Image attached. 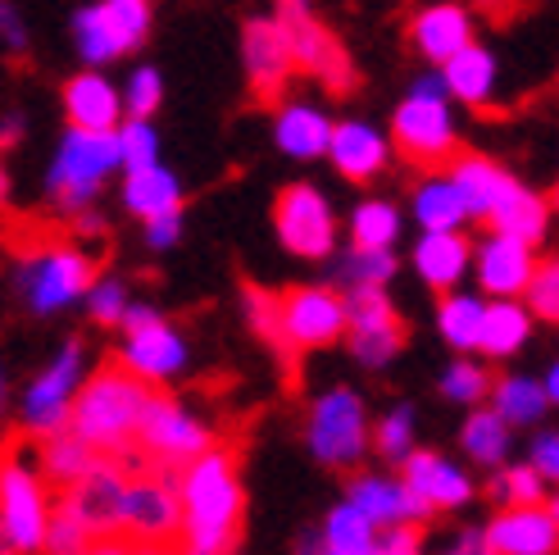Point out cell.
<instances>
[{
	"mask_svg": "<svg viewBox=\"0 0 559 555\" xmlns=\"http://www.w3.org/2000/svg\"><path fill=\"white\" fill-rule=\"evenodd\" d=\"M409 46L432 60L437 69H445L473 46V19L464 5H428L409 19Z\"/></svg>",
	"mask_w": 559,
	"mask_h": 555,
	"instance_id": "obj_22",
	"label": "cell"
},
{
	"mask_svg": "<svg viewBox=\"0 0 559 555\" xmlns=\"http://www.w3.org/2000/svg\"><path fill=\"white\" fill-rule=\"evenodd\" d=\"M378 555H424L418 529H386V533L378 538Z\"/></svg>",
	"mask_w": 559,
	"mask_h": 555,
	"instance_id": "obj_53",
	"label": "cell"
},
{
	"mask_svg": "<svg viewBox=\"0 0 559 555\" xmlns=\"http://www.w3.org/2000/svg\"><path fill=\"white\" fill-rule=\"evenodd\" d=\"M178 237H182V214H164L155 224H146V241L155 251H169V246H178Z\"/></svg>",
	"mask_w": 559,
	"mask_h": 555,
	"instance_id": "obj_54",
	"label": "cell"
},
{
	"mask_svg": "<svg viewBox=\"0 0 559 555\" xmlns=\"http://www.w3.org/2000/svg\"><path fill=\"white\" fill-rule=\"evenodd\" d=\"M401 241V210L391 201H359L350 210V246L359 251H391V246Z\"/></svg>",
	"mask_w": 559,
	"mask_h": 555,
	"instance_id": "obj_38",
	"label": "cell"
},
{
	"mask_svg": "<svg viewBox=\"0 0 559 555\" xmlns=\"http://www.w3.org/2000/svg\"><path fill=\"white\" fill-rule=\"evenodd\" d=\"M100 542V533L82 519L69 501L55 506V519H50V538H46V555H87L92 546Z\"/></svg>",
	"mask_w": 559,
	"mask_h": 555,
	"instance_id": "obj_44",
	"label": "cell"
},
{
	"mask_svg": "<svg viewBox=\"0 0 559 555\" xmlns=\"http://www.w3.org/2000/svg\"><path fill=\"white\" fill-rule=\"evenodd\" d=\"M119 538L136 546H169V538H182V496L174 474H132Z\"/></svg>",
	"mask_w": 559,
	"mask_h": 555,
	"instance_id": "obj_10",
	"label": "cell"
},
{
	"mask_svg": "<svg viewBox=\"0 0 559 555\" xmlns=\"http://www.w3.org/2000/svg\"><path fill=\"white\" fill-rule=\"evenodd\" d=\"M292 555H328V551H323V542H319V538H300V546H296Z\"/></svg>",
	"mask_w": 559,
	"mask_h": 555,
	"instance_id": "obj_60",
	"label": "cell"
},
{
	"mask_svg": "<svg viewBox=\"0 0 559 555\" xmlns=\"http://www.w3.org/2000/svg\"><path fill=\"white\" fill-rule=\"evenodd\" d=\"M305 447L323 469H359L373 451V420L355 387H328L305 414Z\"/></svg>",
	"mask_w": 559,
	"mask_h": 555,
	"instance_id": "obj_3",
	"label": "cell"
},
{
	"mask_svg": "<svg viewBox=\"0 0 559 555\" xmlns=\"http://www.w3.org/2000/svg\"><path fill=\"white\" fill-rule=\"evenodd\" d=\"M64 115H69V128H82V132H119V119L128 115V105L109 78L73 73L64 82Z\"/></svg>",
	"mask_w": 559,
	"mask_h": 555,
	"instance_id": "obj_23",
	"label": "cell"
},
{
	"mask_svg": "<svg viewBox=\"0 0 559 555\" xmlns=\"http://www.w3.org/2000/svg\"><path fill=\"white\" fill-rule=\"evenodd\" d=\"M151 397H155L151 387L136 382L128 369H119V365L96 369L73 405L69 433H78L96 456L123 460V451L142 437V420H146Z\"/></svg>",
	"mask_w": 559,
	"mask_h": 555,
	"instance_id": "obj_2",
	"label": "cell"
},
{
	"mask_svg": "<svg viewBox=\"0 0 559 555\" xmlns=\"http://www.w3.org/2000/svg\"><path fill=\"white\" fill-rule=\"evenodd\" d=\"M527 464L537 469L546 483H559V428H542L527 447Z\"/></svg>",
	"mask_w": 559,
	"mask_h": 555,
	"instance_id": "obj_51",
	"label": "cell"
},
{
	"mask_svg": "<svg viewBox=\"0 0 559 555\" xmlns=\"http://www.w3.org/2000/svg\"><path fill=\"white\" fill-rule=\"evenodd\" d=\"M460 132H455V115H451V96H424V92H409L396 115H391V146L401 151V160L409 164H445V160H460L455 151Z\"/></svg>",
	"mask_w": 559,
	"mask_h": 555,
	"instance_id": "obj_8",
	"label": "cell"
},
{
	"mask_svg": "<svg viewBox=\"0 0 559 555\" xmlns=\"http://www.w3.org/2000/svg\"><path fill=\"white\" fill-rule=\"evenodd\" d=\"M241 60H246V78H250V92L260 101H277L287 87V78L296 69V55H292V37H287V23L283 19H246L241 27Z\"/></svg>",
	"mask_w": 559,
	"mask_h": 555,
	"instance_id": "obj_14",
	"label": "cell"
},
{
	"mask_svg": "<svg viewBox=\"0 0 559 555\" xmlns=\"http://www.w3.org/2000/svg\"><path fill=\"white\" fill-rule=\"evenodd\" d=\"M273 228H277V241H283L296 260H323V256H332V246H337V214H332L323 191L310 182H292L277 191Z\"/></svg>",
	"mask_w": 559,
	"mask_h": 555,
	"instance_id": "obj_9",
	"label": "cell"
},
{
	"mask_svg": "<svg viewBox=\"0 0 559 555\" xmlns=\"http://www.w3.org/2000/svg\"><path fill=\"white\" fill-rule=\"evenodd\" d=\"M510 447H514V428L487 410H468V420L460 424V451L478 464V469H506L510 464Z\"/></svg>",
	"mask_w": 559,
	"mask_h": 555,
	"instance_id": "obj_31",
	"label": "cell"
},
{
	"mask_svg": "<svg viewBox=\"0 0 559 555\" xmlns=\"http://www.w3.org/2000/svg\"><path fill=\"white\" fill-rule=\"evenodd\" d=\"M87 378H92L87 374V346H82L78 338H69L33 374V382L23 387V397H19V424H23V433H33L41 441L69 433L73 405L82 397V387H87Z\"/></svg>",
	"mask_w": 559,
	"mask_h": 555,
	"instance_id": "obj_4",
	"label": "cell"
},
{
	"mask_svg": "<svg viewBox=\"0 0 559 555\" xmlns=\"http://www.w3.org/2000/svg\"><path fill=\"white\" fill-rule=\"evenodd\" d=\"M542 382H546V392H550V405H559V359L546 369V378H542Z\"/></svg>",
	"mask_w": 559,
	"mask_h": 555,
	"instance_id": "obj_59",
	"label": "cell"
},
{
	"mask_svg": "<svg viewBox=\"0 0 559 555\" xmlns=\"http://www.w3.org/2000/svg\"><path fill=\"white\" fill-rule=\"evenodd\" d=\"M473 256H478V246L464 233H424L414 241V273L424 278L432 292L451 296L464 283V273L473 269Z\"/></svg>",
	"mask_w": 559,
	"mask_h": 555,
	"instance_id": "obj_25",
	"label": "cell"
},
{
	"mask_svg": "<svg viewBox=\"0 0 559 555\" xmlns=\"http://www.w3.org/2000/svg\"><path fill=\"white\" fill-rule=\"evenodd\" d=\"M546 510L555 515V523H559V492H550V501H546Z\"/></svg>",
	"mask_w": 559,
	"mask_h": 555,
	"instance_id": "obj_63",
	"label": "cell"
},
{
	"mask_svg": "<svg viewBox=\"0 0 559 555\" xmlns=\"http://www.w3.org/2000/svg\"><path fill=\"white\" fill-rule=\"evenodd\" d=\"M350 328L346 296L332 287H287L283 292V346L287 351H323L342 342Z\"/></svg>",
	"mask_w": 559,
	"mask_h": 555,
	"instance_id": "obj_12",
	"label": "cell"
},
{
	"mask_svg": "<svg viewBox=\"0 0 559 555\" xmlns=\"http://www.w3.org/2000/svg\"><path fill=\"white\" fill-rule=\"evenodd\" d=\"M332 132H337V123H332L319 105L310 101H292L277 109V119H273V142L283 155L292 160H319L332 151Z\"/></svg>",
	"mask_w": 559,
	"mask_h": 555,
	"instance_id": "obj_26",
	"label": "cell"
},
{
	"mask_svg": "<svg viewBox=\"0 0 559 555\" xmlns=\"http://www.w3.org/2000/svg\"><path fill=\"white\" fill-rule=\"evenodd\" d=\"M391 137H382L373 123L365 119H346L337 123V132H332V151L328 160L337 164V174L350 178V182H369L386 169V160H391Z\"/></svg>",
	"mask_w": 559,
	"mask_h": 555,
	"instance_id": "obj_24",
	"label": "cell"
},
{
	"mask_svg": "<svg viewBox=\"0 0 559 555\" xmlns=\"http://www.w3.org/2000/svg\"><path fill=\"white\" fill-rule=\"evenodd\" d=\"M550 483L537 474L527 460L519 464H506V469H496V479H491V496L500 501V510H519V506H546L550 501Z\"/></svg>",
	"mask_w": 559,
	"mask_h": 555,
	"instance_id": "obj_40",
	"label": "cell"
},
{
	"mask_svg": "<svg viewBox=\"0 0 559 555\" xmlns=\"http://www.w3.org/2000/svg\"><path fill=\"white\" fill-rule=\"evenodd\" d=\"M441 78H445V87H451L455 101H464V105H487L491 92H496V55H491L487 46L473 42L464 55H455V60L441 69Z\"/></svg>",
	"mask_w": 559,
	"mask_h": 555,
	"instance_id": "obj_37",
	"label": "cell"
},
{
	"mask_svg": "<svg viewBox=\"0 0 559 555\" xmlns=\"http://www.w3.org/2000/svg\"><path fill=\"white\" fill-rule=\"evenodd\" d=\"M123 164V146L119 132H82L69 128L60 151H55L50 169H46V191L50 201L64 214H87V205L96 201L100 182Z\"/></svg>",
	"mask_w": 559,
	"mask_h": 555,
	"instance_id": "obj_5",
	"label": "cell"
},
{
	"mask_svg": "<svg viewBox=\"0 0 559 555\" xmlns=\"http://www.w3.org/2000/svg\"><path fill=\"white\" fill-rule=\"evenodd\" d=\"M337 273H342L346 292H369V287L386 292V283L396 278V256L391 251H359V246H350Z\"/></svg>",
	"mask_w": 559,
	"mask_h": 555,
	"instance_id": "obj_43",
	"label": "cell"
},
{
	"mask_svg": "<svg viewBox=\"0 0 559 555\" xmlns=\"http://www.w3.org/2000/svg\"><path fill=\"white\" fill-rule=\"evenodd\" d=\"M132 474H123L119 460H100V469L78 483L73 492H64V501L92 523L100 538H119V523H123V496H128Z\"/></svg>",
	"mask_w": 559,
	"mask_h": 555,
	"instance_id": "obj_21",
	"label": "cell"
},
{
	"mask_svg": "<svg viewBox=\"0 0 559 555\" xmlns=\"http://www.w3.org/2000/svg\"><path fill=\"white\" fill-rule=\"evenodd\" d=\"M100 5H105L109 23H115L123 50L146 42V33H151V0H100Z\"/></svg>",
	"mask_w": 559,
	"mask_h": 555,
	"instance_id": "obj_47",
	"label": "cell"
},
{
	"mask_svg": "<svg viewBox=\"0 0 559 555\" xmlns=\"http://www.w3.org/2000/svg\"><path fill=\"white\" fill-rule=\"evenodd\" d=\"M164 101V78L159 69L142 64V69H132L128 78V87H123V105H128V119H151L155 109Z\"/></svg>",
	"mask_w": 559,
	"mask_h": 555,
	"instance_id": "obj_49",
	"label": "cell"
},
{
	"mask_svg": "<svg viewBox=\"0 0 559 555\" xmlns=\"http://www.w3.org/2000/svg\"><path fill=\"white\" fill-rule=\"evenodd\" d=\"M246 319L264 342L283 346V296H273L264 287H246Z\"/></svg>",
	"mask_w": 559,
	"mask_h": 555,
	"instance_id": "obj_48",
	"label": "cell"
},
{
	"mask_svg": "<svg viewBox=\"0 0 559 555\" xmlns=\"http://www.w3.org/2000/svg\"><path fill=\"white\" fill-rule=\"evenodd\" d=\"M451 178H455V187L464 191V205H468L473 219H491L496 201L506 197V187L514 182L510 169H500L496 160L473 155V151H464V155L451 164Z\"/></svg>",
	"mask_w": 559,
	"mask_h": 555,
	"instance_id": "obj_30",
	"label": "cell"
},
{
	"mask_svg": "<svg viewBox=\"0 0 559 555\" xmlns=\"http://www.w3.org/2000/svg\"><path fill=\"white\" fill-rule=\"evenodd\" d=\"M378 538H382V529L369 515H359L346 496L319 523V542L328 555H378Z\"/></svg>",
	"mask_w": 559,
	"mask_h": 555,
	"instance_id": "obj_34",
	"label": "cell"
},
{
	"mask_svg": "<svg viewBox=\"0 0 559 555\" xmlns=\"http://www.w3.org/2000/svg\"><path fill=\"white\" fill-rule=\"evenodd\" d=\"M0 27H5V46H10V50H23V46H27V37H23V19H19L14 10L0 14Z\"/></svg>",
	"mask_w": 559,
	"mask_h": 555,
	"instance_id": "obj_57",
	"label": "cell"
},
{
	"mask_svg": "<svg viewBox=\"0 0 559 555\" xmlns=\"http://www.w3.org/2000/svg\"><path fill=\"white\" fill-rule=\"evenodd\" d=\"M550 205H555V214H559V187H555V197H550Z\"/></svg>",
	"mask_w": 559,
	"mask_h": 555,
	"instance_id": "obj_64",
	"label": "cell"
},
{
	"mask_svg": "<svg viewBox=\"0 0 559 555\" xmlns=\"http://www.w3.org/2000/svg\"><path fill=\"white\" fill-rule=\"evenodd\" d=\"M473 278H478V287L491 300H519V296H527V287H533V278H537V256H533V246L519 237L487 233L478 241V256H473Z\"/></svg>",
	"mask_w": 559,
	"mask_h": 555,
	"instance_id": "obj_18",
	"label": "cell"
},
{
	"mask_svg": "<svg viewBox=\"0 0 559 555\" xmlns=\"http://www.w3.org/2000/svg\"><path fill=\"white\" fill-rule=\"evenodd\" d=\"M483 328H487V300L473 292H451L437 305V332L445 346L455 351H483Z\"/></svg>",
	"mask_w": 559,
	"mask_h": 555,
	"instance_id": "obj_35",
	"label": "cell"
},
{
	"mask_svg": "<svg viewBox=\"0 0 559 555\" xmlns=\"http://www.w3.org/2000/svg\"><path fill=\"white\" fill-rule=\"evenodd\" d=\"M414 428H418L414 405H391L382 420L373 424V447H378V456L391 460V464H405V460L418 451V447H414Z\"/></svg>",
	"mask_w": 559,
	"mask_h": 555,
	"instance_id": "obj_41",
	"label": "cell"
},
{
	"mask_svg": "<svg viewBox=\"0 0 559 555\" xmlns=\"http://www.w3.org/2000/svg\"><path fill=\"white\" fill-rule=\"evenodd\" d=\"M119 146H123V174L159 164V132L151 128V119H128L119 128Z\"/></svg>",
	"mask_w": 559,
	"mask_h": 555,
	"instance_id": "obj_46",
	"label": "cell"
},
{
	"mask_svg": "<svg viewBox=\"0 0 559 555\" xmlns=\"http://www.w3.org/2000/svg\"><path fill=\"white\" fill-rule=\"evenodd\" d=\"M283 23H287V37H292L296 69H305L314 82H323L332 96L355 92V64H350L342 37H332L328 27L319 19H310V14L305 19H283Z\"/></svg>",
	"mask_w": 559,
	"mask_h": 555,
	"instance_id": "obj_19",
	"label": "cell"
},
{
	"mask_svg": "<svg viewBox=\"0 0 559 555\" xmlns=\"http://www.w3.org/2000/svg\"><path fill=\"white\" fill-rule=\"evenodd\" d=\"M487 538L496 555H559V523L546 506L496 510L487 519Z\"/></svg>",
	"mask_w": 559,
	"mask_h": 555,
	"instance_id": "obj_20",
	"label": "cell"
},
{
	"mask_svg": "<svg viewBox=\"0 0 559 555\" xmlns=\"http://www.w3.org/2000/svg\"><path fill=\"white\" fill-rule=\"evenodd\" d=\"M136 441L169 469H187V464H195L201 456L214 451V433H210V424L201 420V414H195L191 405H182V401H174V397H159V392L146 405L142 437Z\"/></svg>",
	"mask_w": 559,
	"mask_h": 555,
	"instance_id": "obj_11",
	"label": "cell"
},
{
	"mask_svg": "<svg viewBox=\"0 0 559 555\" xmlns=\"http://www.w3.org/2000/svg\"><path fill=\"white\" fill-rule=\"evenodd\" d=\"M310 14V0H277V19H305Z\"/></svg>",
	"mask_w": 559,
	"mask_h": 555,
	"instance_id": "obj_58",
	"label": "cell"
},
{
	"mask_svg": "<svg viewBox=\"0 0 559 555\" xmlns=\"http://www.w3.org/2000/svg\"><path fill=\"white\" fill-rule=\"evenodd\" d=\"M346 310H350V328H346L350 355L365 369H386L405 346V323L396 315V305H391V296L382 287L346 292Z\"/></svg>",
	"mask_w": 559,
	"mask_h": 555,
	"instance_id": "obj_13",
	"label": "cell"
},
{
	"mask_svg": "<svg viewBox=\"0 0 559 555\" xmlns=\"http://www.w3.org/2000/svg\"><path fill=\"white\" fill-rule=\"evenodd\" d=\"M491 410L510 428H537L546 420V410H550V392H546L542 378L506 374V378H496V387H491Z\"/></svg>",
	"mask_w": 559,
	"mask_h": 555,
	"instance_id": "obj_32",
	"label": "cell"
},
{
	"mask_svg": "<svg viewBox=\"0 0 559 555\" xmlns=\"http://www.w3.org/2000/svg\"><path fill=\"white\" fill-rule=\"evenodd\" d=\"M527 310L546 323H559V260H542L537 264V278L533 287H527Z\"/></svg>",
	"mask_w": 559,
	"mask_h": 555,
	"instance_id": "obj_50",
	"label": "cell"
},
{
	"mask_svg": "<svg viewBox=\"0 0 559 555\" xmlns=\"http://www.w3.org/2000/svg\"><path fill=\"white\" fill-rule=\"evenodd\" d=\"M182 496V555H237L246 487L237 456L214 447L178 474Z\"/></svg>",
	"mask_w": 559,
	"mask_h": 555,
	"instance_id": "obj_1",
	"label": "cell"
},
{
	"mask_svg": "<svg viewBox=\"0 0 559 555\" xmlns=\"http://www.w3.org/2000/svg\"><path fill=\"white\" fill-rule=\"evenodd\" d=\"M441 397L451 405H468V410H483V401H491V387L496 378H487L483 365H473V359H455V365H445L441 374Z\"/></svg>",
	"mask_w": 559,
	"mask_h": 555,
	"instance_id": "obj_42",
	"label": "cell"
},
{
	"mask_svg": "<svg viewBox=\"0 0 559 555\" xmlns=\"http://www.w3.org/2000/svg\"><path fill=\"white\" fill-rule=\"evenodd\" d=\"M142 555H182V551H174V546H142Z\"/></svg>",
	"mask_w": 559,
	"mask_h": 555,
	"instance_id": "obj_62",
	"label": "cell"
},
{
	"mask_svg": "<svg viewBox=\"0 0 559 555\" xmlns=\"http://www.w3.org/2000/svg\"><path fill=\"white\" fill-rule=\"evenodd\" d=\"M14 287H19L27 310L50 319V315L69 310V305L87 300V292L96 287V269H92V256H82L78 246L46 241L19 260Z\"/></svg>",
	"mask_w": 559,
	"mask_h": 555,
	"instance_id": "obj_6",
	"label": "cell"
},
{
	"mask_svg": "<svg viewBox=\"0 0 559 555\" xmlns=\"http://www.w3.org/2000/svg\"><path fill=\"white\" fill-rule=\"evenodd\" d=\"M73 42H78V55L87 64H109L123 55V42L115 33V23H109L105 5H87L73 14Z\"/></svg>",
	"mask_w": 559,
	"mask_h": 555,
	"instance_id": "obj_39",
	"label": "cell"
},
{
	"mask_svg": "<svg viewBox=\"0 0 559 555\" xmlns=\"http://www.w3.org/2000/svg\"><path fill=\"white\" fill-rule=\"evenodd\" d=\"M164 315L155 310V305H146V300H132V310H128V319H123V332H142V328H155Z\"/></svg>",
	"mask_w": 559,
	"mask_h": 555,
	"instance_id": "obj_55",
	"label": "cell"
},
{
	"mask_svg": "<svg viewBox=\"0 0 559 555\" xmlns=\"http://www.w3.org/2000/svg\"><path fill=\"white\" fill-rule=\"evenodd\" d=\"M123 210L136 214V219H146V224H155V219H164V214H182V182H178V174L164 169V164L123 174Z\"/></svg>",
	"mask_w": 559,
	"mask_h": 555,
	"instance_id": "obj_27",
	"label": "cell"
},
{
	"mask_svg": "<svg viewBox=\"0 0 559 555\" xmlns=\"http://www.w3.org/2000/svg\"><path fill=\"white\" fill-rule=\"evenodd\" d=\"M491 233H506V237H519V241H527V246H537L542 237H546V228H550V205L537 197L533 187H523L519 178L506 187V197L496 201V210H491Z\"/></svg>",
	"mask_w": 559,
	"mask_h": 555,
	"instance_id": "obj_28",
	"label": "cell"
},
{
	"mask_svg": "<svg viewBox=\"0 0 559 555\" xmlns=\"http://www.w3.org/2000/svg\"><path fill=\"white\" fill-rule=\"evenodd\" d=\"M533 310L527 300H487V328H483V351L491 359H510L514 351L527 346L533 338Z\"/></svg>",
	"mask_w": 559,
	"mask_h": 555,
	"instance_id": "obj_36",
	"label": "cell"
},
{
	"mask_svg": "<svg viewBox=\"0 0 559 555\" xmlns=\"http://www.w3.org/2000/svg\"><path fill=\"white\" fill-rule=\"evenodd\" d=\"M100 460H105V456H96V451H92L78 433H60V437L41 441V464H37V469L46 474V483H50V487L73 492L78 483H87V479L96 474Z\"/></svg>",
	"mask_w": 559,
	"mask_h": 555,
	"instance_id": "obj_33",
	"label": "cell"
},
{
	"mask_svg": "<svg viewBox=\"0 0 559 555\" xmlns=\"http://www.w3.org/2000/svg\"><path fill=\"white\" fill-rule=\"evenodd\" d=\"M401 479L409 483V492L424 501L432 515H451V510H464L473 506V496H478V483L473 474L441 451H414L405 464H401Z\"/></svg>",
	"mask_w": 559,
	"mask_h": 555,
	"instance_id": "obj_17",
	"label": "cell"
},
{
	"mask_svg": "<svg viewBox=\"0 0 559 555\" xmlns=\"http://www.w3.org/2000/svg\"><path fill=\"white\" fill-rule=\"evenodd\" d=\"M87 555H142V546L128 542V538H100Z\"/></svg>",
	"mask_w": 559,
	"mask_h": 555,
	"instance_id": "obj_56",
	"label": "cell"
},
{
	"mask_svg": "<svg viewBox=\"0 0 559 555\" xmlns=\"http://www.w3.org/2000/svg\"><path fill=\"white\" fill-rule=\"evenodd\" d=\"M346 501L359 515H369L382 533L386 529H418V523L432 519V510L409 492V483L401 474H378V469L373 474H350Z\"/></svg>",
	"mask_w": 559,
	"mask_h": 555,
	"instance_id": "obj_16",
	"label": "cell"
},
{
	"mask_svg": "<svg viewBox=\"0 0 559 555\" xmlns=\"http://www.w3.org/2000/svg\"><path fill=\"white\" fill-rule=\"evenodd\" d=\"M468 205H464V191L455 187L451 174H432L418 182L414 191V224L424 233H460L468 224Z\"/></svg>",
	"mask_w": 559,
	"mask_h": 555,
	"instance_id": "obj_29",
	"label": "cell"
},
{
	"mask_svg": "<svg viewBox=\"0 0 559 555\" xmlns=\"http://www.w3.org/2000/svg\"><path fill=\"white\" fill-rule=\"evenodd\" d=\"M478 5H483L487 14H510V5H514V0H478Z\"/></svg>",
	"mask_w": 559,
	"mask_h": 555,
	"instance_id": "obj_61",
	"label": "cell"
},
{
	"mask_svg": "<svg viewBox=\"0 0 559 555\" xmlns=\"http://www.w3.org/2000/svg\"><path fill=\"white\" fill-rule=\"evenodd\" d=\"M187 365H191L187 338L169 319H159L155 328H142V332H123V342H119V369H128L146 387L174 382L178 374H187Z\"/></svg>",
	"mask_w": 559,
	"mask_h": 555,
	"instance_id": "obj_15",
	"label": "cell"
},
{
	"mask_svg": "<svg viewBox=\"0 0 559 555\" xmlns=\"http://www.w3.org/2000/svg\"><path fill=\"white\" fill-rule=\"evenodd\" d=\"M441 555H496L491 538H487V523H464V529H455L451 538H445Z\"/></svg>",
	"mask_w": 559,
	"mask_h": 555,
	"instance_id": "obj_52",
	"label": "cell"
},
{
	"mask_svg": "<svg viewBox=\"0 0 559 555\" xmlns=\"http://www.w3.org/2000/svg\"><path fill=\"white\" fill-rule=\"evenodd\" d=\"M50 492H46V474L27 460H5L0 469V546L5 555H46V538H50Z\"/></svg>",
	"mask_w": 559,
	"mask_h": 555,
	"instance_id": "obj_7",
	"label": "cell"
},
{
	"mask_svg": "<svg viewBox=\"0 0 559 555\" xmlns=\"http://www.w3.org/2000/svg\"><path fill=\"white\" fill-rule=\"evenodd\" d=\"M132 310V300H128V283L123 278H96V287L87 292V315L100 323V328H123Z\"/></svg>",
	"mask_w": 559,
	"mask_h": 555,
	"instance_id": "obj_45",
	"label": "cell"
}]
</instances>
